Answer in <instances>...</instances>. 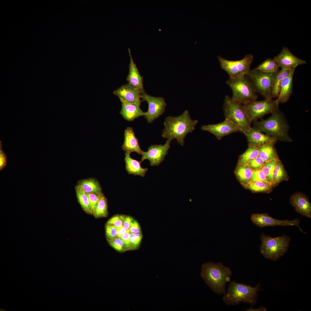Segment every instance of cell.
Returning <instances> with one entry per match:
<instances>
[{
  "label": "cell",
  "mask_w": 311,
  "mask_h": 311,
  "mask_svg": "<svg viewBox=\"0 0 311 311\" xmlns=\"http://www.w3.org/2000/svg\"><path fill=\"white\" fill-rule=\"evenodd\" d=\"M92 214L94 213L101 195L88 193Z\"/></svg>",
  "instance_id": "8d00e7d4"
},
{
  "label": "cell",
  "mask_w": 311,
  "mask_h": 311,
  "mask_svg": "<svg viewBox=\"0 0 311 311\" xmlns=\"http://www.w3.org/2000/svg\"><path fill=\"white\" fill-rule=\"evenodd\" d=\"M289 200L297 212L303 216L311 218V204L306 196L297 192L292 195Z\"/></svg>",
  "instance_id": "ac0fdd59"
},
{
  "label": "cell",
  "mask_w": 311,
  "mask_h": 311,
  "mask_svg": "<svg viewBox=\"0 0 311 311\" xmlns=\"http://www.w3.org/2000/svg\"><path fill=\"white\" fill-rule=\"evenodd\" d=\"M253 170L249 165L238 164L235 170L236 175L241 184L245 187L251 181Z\"/></svg>",
  "instance_id": "d4e9b609"
},
{
  "label": "cell",
  "mask_w": 311,
  "mask_h": 311,
  "mask_svg": "<svg viewBox=\"0 0 311 311\" xmlns=\"http://www.w3.org/2000/svg\"><path fill=\"white\" fill-rule=\"evenodd\" d=\"M105 232L108 240L113 239L117 237V228L106 224Z\"/></svg>",
  "instance_id": "f35d334b"
},
{
  "label": "cell",
  "mask_w": 311,
  "mask_h": 311,
  "mask_svg": "<svg viewBox=\"0 0 311 311\" xmlns=\"http://www.w3.org/2000/svg\"><path fill=\"white\" fill-rule=\"evenodd\" d=\"M272 183L265 181H251L245 187L254 192L269 193L272 190Z\"/></svg>",
  "instance_id": "f546056e"
},
{
  "label": "cell",
  "mask_w": 311,
  "mask_h": 311,
  "mask_svg": "<svg viewBox=\"0 0 311 311\" xmlns=\"http://www.w3.org/2000/svg\"><path fill=\"white\" fill-rule=\"evenodd\" d=\"M198 122L197 120L191 119L187 110L178 116L166 117L164 123V128L162 136L167 139H175L178 143L183 145L186 135L195 129Z\"/></svg>",
  "instance_id": "6da1fadb"
},
{
  "label": "cell",
  "mask_w": 311,
  "mask_h": 311,
  "mask_svg": "<svg viewBox=\"0 0 311 311\" xmlns=\"http://www.w3.org/2000/svg\"><path fill=\"white\" fill-rule=\"evenodd\" d=\"M253 128L274 137L278 141H292L289 134V125L284 114L280 109L272 113L266 119L254 122Z\"/></svg>",
  "instance_id": "3957f363"
},
{
  "label": "cell",
  "mask_w": 311,
  "mask_h": 311,
  "mask_svg": "<svg viewBox=\"0 0 311 311\" xmlns=\"http://www.w3.org/2000/svg\"><path fill=\"white\" fill-rule=\"evenodd\" d=\"M108 213L107 200L103 194L93 215L97 218L105 217L107 216Z\"/></svg>",
  "instance_id": "d6a6232c"
},
{
  "label": "cell",
  "mask_w": 311,
  "mask_h": 311,
  "mask_svg": "<svg viewBox=\"0 0 311 311\" xmlns=\"http://www.w3.org/2000/svg\"><path fill=\"white\" fill-rule=\"evenodd\" d=\"M122 147L125 152H135L142 155L144 152L141 148L138 139L133 128L129 126L127 127L124 130V141Z\"/></svg>",
  "instance_id": "ffe728a7"
},
{
  "label": "cell",
  "mask_w": 311,
  "mask_h": 311,
  "mask_svg": "<svg viewBox=\"0 0 311 311\" xmlns=\"http://www.w3.org/2000/svg\"><path fill=\"white\" fill-rule=\"evenodd\" d=\"M279 67L273 59L267 58L254 69L264 72L271 73L279 70Z\"/></svg>",
  "instance_id": "1f68e13d"
},
{
  "label": "cell",
  "mask_w": 311,
  "mask_h": 311,
  "mask_svg": "<svg viewBox=\"0 0 311 311\" xmlns=\"http://www.w3.org/2000/svg\"><path fill=\"white\" fill-rule=\"evenodd\" d=\"M77 186L81 188L88 193L94 194L101 195L102 188L99 182L96 179L90 178L79 181L77 183Z\"/></svg>",
  "instance_id": "cb8c5ba5"
},
{
  "label": "cell",
  "mask_w": 311,
  "mask_h": 311,
  "mask_svg": "<svg viewBox=\"0 0 311 311\" xmlns=\"http://www.w3.org/2000/svg\"><path fill=\"white\" fill-rule=\"evenodd\" d=\"M7 157L2 150V143L0 141V170L4 169L7 165Z\"/></svg>",
  "instance_id": "60d3db41"
},
{
  "label": "cell",
  "mask_w": 311,
  "mask_h": 311,
  "mask_svg": "<svg viewBox=\"0 0 311 311\" xmlns=\"http://www.w3.org/2000/svg\"><path fill=\"white\" fill-rule=\"evenodd\" d=\"M142 233H131L130 244L131 250L137 249L139 248L142 238Z\"/></svg>",
  "instance_id": "e575fe53"
},
{
  "label": "cell",
  "mask_w": 311,
  "mask_h": 311,
  "mask_svg": "<svg viewBox=\"0 0 311 311\" xmlns=\"http://www.w3.org/2000/svg\"><path fill=\"white\" fill-rule=\"evenodd\" d=\"M265 163V161L259 156L252 160L249 165L254 170L261 168Z\"/></svg>",
  "instance_id": "ab89813d"
},
{
  "label": "cell",
  "mask_w": 311,
  "mask_h": 311,
  "mask_svg": "<svg viewBox=\"0 0 311 311\" xmlns=\"http://www.w3.org/2000/svg\"><path fill=\"white\" fill-rule=\"evenodd\" d=\"M253 181L269 182L260 168L253 170L251 180Z\"/></svg>",
  "instance_id": "74e56055"
},
{
  "label": "cell",
  "mask_w": 311,
  "mask_h": 311,
  "mask_svg": "<svg viewBox=\"0 0 311 311\" xmlns=\"http://www.w3.org/2000/svg\"><path fill=\"white\" fill-rule=\"evenodd\" d=\"M129 231L131 233H142L139 224L136 220L134 219Z\"/></svg>",
  "instance_id": "ee69618b"
},
{
  "label": "cell",
  "mask_w": 311,
  "mask_h": 311,
  "mask_svg": "<svg viewBox=\"0 0 311 311\" xmlns=\"http://www.w3.org/2000/svg\"><path fill=\"white\" fill-rule=\"evenodd\" d=\"M124 216L122 215H115L111 218L107 224L116 227H120L122 226Z\"/></svg>",
  "instance_id": "d590c367"
},
{
  "label": "cell",
  "mask_w": 311,
  "mask_h": 311,
  "mask_svg": "<svg viewBox=\"0 0 311 311\" xmlns=\"http://www.w3.org/2000/svg\"><path fill=\"white\" fill-rule=\"evenodd\" d=\"M173 139L171 138L167 139L163 145H151L148 147L147 151H144L142 155L141 161L143 162L145 160H148L151 166H158L164 160L170 147V143Z\"/></svg>",
  "instance_id": "4fadbf2b"
},
{
  "label": "cell",
  "mask_w": 311,
  "mask_h": 311,
  "mask_svg": "<svg viewBox=\"0 0 311 311\" xmlns=\"http://www.w3.org/2000/svg\"><path fill=\"white\" fill-rule=\"evenodd\" d=\"M259 147H249L239 157L238 164L242 165H249L250 162L259 156Z\"/></svg>",
  "instance_id": "f1b7e54d"
},
{
  "label": "cell",
  "mask_w": 311,
  "mask_h": 311,
  "mask_svg": "<svg viewBox=\"0 0 311 311\" xmlns=\"http://www.w3.org/2000/svg\"><path fill=\"white\" fill-rule=\"evenodd\" d=\"M113 94L117 96L121 103L134 104L141 103L142 93L128 83L124 84L114 90Z\"/></svg>",
  "instance_id": "e0dca14e"
},
{
  "label": "cell",
  "mask_w": 311,
  "mask_h": 311,
  "mask_svg": "<svg viewBox=\"0 0 311 311\" xmlns=\"http://www.w3.org/2000/svg\"><path fill=\"white\" fill-rule=\"evenodd\" d=\"M226 83L231 88V97L235 100L244 105L257 99L256 92L245 75L229 78Z\"/></svg>",
  "instance_id": "52a82bcc"
},
{
  "label": "cell",
  "mask_w": 311,
  "mask_h": 311,
  "mask_svg": "<svg viewBox=\"0 0 311 311\" xmlns=\"http://www.w3.org/2000/svg\"><path fill=\"white\" fill-rule=\"evenodd\" d=\"M141 103L128 104L121 102L120 114L125 120L129 122L132 121L140 116H144L145 112L140 108Z\"/></svg>",
  "instance_id": "7402d4cb"
},
{
  "label": "cell",
  "mask_w": 311,
  "mask_h": 311,
  "mask_svg": "<svg viewBox=\"0 0 311 311\" xmlns=\"http://www.w3.org/2000/svg\"><path fill=\"white\" fill-rule=\"evenodd\" d=\"M244 107L250 122H254L265 115L278 110L279 105L276 100L268 98L259 101H252L244 105Z\"/></svg>",
  "instance_id": "9c48e42d"
},
{
  "label": "cell",
  "mask_w": 311,
  "mask_h": 311,
  "mask_svg": "<svg viewBox=\"0 0 311 311\" xmlns=\"http://www.w3.org/2000/svg\"><path fill=\"white\" fill-rule=\"evenodd\" d=\"M223 109L225 119L236 125L241 132L244 134L252 127L243 105L228 95H226L224 98Z\"/></svg>",
  "instance_id": "8992f818"
},
{
  "label": "cell",
  "mask_w": 311,
  "mask_h": 311,
  "mask_svg": "<svg viewBox=\"0 0 311 311\" xmlns=\"http://www.w3.org/2000/svg\"><path fill=\"white\" fill-rule=\"evenodd\" d=\"M260 240L261 242L260 247L261 254L265 258L275 261L287 251L291 238L285 234L272 237L263 234L260 236Z\"/></svg>",
  "instance_id": "5b68a950"
},
{
  "label": "cell",
  "mask_w": 311,
  "mask_h": 311,
  "mask_svg": "<svg viewBox=\"0 0 311 311\" xmlns=\"http://www.w3.org/2000/svg\"><path fill=\"white\" fill-rule=\"evenodd\" d=\"M291 69H281L279 70L274 78L272 86L271 97L272 98H277L278 96L281 82L283 79L288 74Z\"/></svg>",
  "instance_id": "83f0119b"
},
{
  "label": "cell",
  "mask_w": 311,
  "mask_h": 311,
  "mask_svg": "<svg viewBox=\"0 0 311 311\" xmlns=\"http://www.w3.org/2000/svg\"><path fill=\"white\" fill-rule=\"evenodd\" d=\"M271 73H266L255 69L250 70L245 75L251 83L257 93L265 99L271 97L273 80L279 70Z\"/></svg>",
  "instance_id": "ba28073f"
},
{
  "label": "cell",
  "mask_w": 311,
  "mask_h": 311,
  "mask_svg": "<svg viewBox=\"0 0 311 311\" xmlns=\"http://www.w3.org/2000/svg\"><path fill=\"white\" fill-rule=\"evenodd\" d=\"M117 228V237H120L122 235L126 232L128 231L126 230L124 227L122 226Z\"/></svg>",
  "instance_id": "f6af8a7d"
},
{
  "label": "cell",
  "mask_w": 311,
  "mask_h": 311,
  "mask_svg": "<svg viewBox=\"0 0 311 311\" xmlns=\"http://www.w3.org/2000/svg\"><path fill=\"white\" fill-rule=\"evenodd\" d=\"M75 189L77 199L81 207L87 213L92 214L87 193L77 186Z\"/></svg>",
  "instance_id": "4dcf8cb0"
},
{
  "label": "cell",
  "mask_w": 311,
  "mask_h": 311,
  "mask_svg": "<svg viewBox=\"0 0 311 311\" xmlns=\"http://www.w3.org/2000/svg\"><path fill=\"white\" fill-rule=\"evenodd\" d=\"M130 153L125 152V154L126 170L129 174L144 177L148 168H142L141 166L142 161H138L132 158L130 156Z\"/></svg>",
  "instance_id": "603a6c76"
},
{
  "label": "cell",
  "mask_w": 311,
  "mask_h": 311,
  "mask_svg": "<svg viewBox=\"0 0 311 311\" xmlns=\"http://www.w3.org/2000/svg\"><path fill=\"white\" fill-rule=\"evenodd\" d=\"M289 177L281 161L278 157L276 160L272 176L273 186L282 181L287 180Z\"/></svg>",
  "instance_id": "484cf974"
},
{
  "label": "cell",
  "mask_w": 311,
  "mask_h": 311,
  "mask_svg": "<svg viewBox=\"0 0 311 311\" xmlns=\"http://www.w3.org/2000/svg\"><path fill=\"white\" fill-rule=\"evenodd\" d=\"M201 128L202 130L213 134L219 140L232 133L241 132L240 130L236 125L226 119L218 124L203 125Z\"/></svg>",
  "instance_id": "5bb4252c"
},
{
  "label": "cell",
  "mask_w": 311,
  "mask_h": 311,
  "mask_svg": "<svg viewBox=\"0 0 311 311\" xmlns=\"http://www.w3.org/2000/svg\"><path fill=\"white\" fill-rule=\"evenodd\" d=\"M130 63L129 66V72L126 77L127 81L132 87L141 93L145 92L143 84V77L140 74L136 64L133 61L130 53Z\"/></svg>",
  "instance_id": "44dd1931"
},
{
  "label": "cell",
  "mask_w": 311,
  "mask_h": 311,
  "mask_svg": "<svg viewBox=\"0 0 311 311\" xmlns=\"http://www.w3.org/2000/svg\"><path fill=\"white\" fill-rule=\"evenodd\" d=\"M132 217L129 216H124L123 222V226L127 231H128L134 221Z\"/></svg>",
  "instance_id": "7bdbcfd3"
},
{
  "label": "cell",
  "mask_w": 311,
  "mask_h": 311,
  "mask_svg": "<svg viewBox=\"0 0 311 311\" xmlns=\"http://www.w3.org/2000/svg\"><path fill=\"white\" fill-rule=\"evenodd\" d=\"M244 134L247 139L249 147H259L266 145H274L278 141L274 137L252 127Z\"/></svg>",
  "instance_id": "2e32d148"
},
{
  "label": "cell",
  "mask_w": 311,
  "mask_h": 311,
  "mask_svg": "<svg viewBox=\"0 0 311 311\" xmlns=\"http://www.w3.org/2000/svg\"><path fill=\"white\" fill-rule=\"evenodd\" d=\"M251 220L253 224L260 227H265L280 226H295L297 227L302 233L306 234L300 227L299 224L300 220L296 218L292 220L287 219L280 220L274 218L267 213L253 214L251 217Z\"/></svg>",
  "instance_id": "7c38bea8"
},
{
  "label": "cell",
  "mask_w": 311,
  "mask_h": 311,
  "mask_svg": "<svg viewBox=\"0 0 311 311\" xmlns=\"http://www.w3.org/2000/svg\"><path fill=\"white\" fill-rule=\"evenodd\" d=\"M259 156L265 162L271 161L278 157L274 145L268 144L259 147Z\"/></svg>",
  "instance_id": "4316f807"
},
{
  "label": "cell",
  "mask_w": 311,
  "mask_h": 311,
  "mask_svg": "<svg viewBox=\"0 0 311 311\" xmlns=\"http://www.w3.org/2000/svg\"><path fill=\"white\" fill-rule=\"evenodd\" d=\"M273 59L281 69L296 68L299 65L306 63V61L295 56L285 47H283L280 53Z\"/></svg>",
  "instance_id": "9a60e30c"
},
{
  "label": "cell",
  "mask_w": 311,
  "mask_h": 311,
  "mask_svg": "<svg viewBox=\"0 0 311 311\" xmlns=\"http://www.w3.org/2000/svg\"><path fill=\"white\" fill-rule=\"evenodd\" d=\"M232 274L231 269L221 262L203 263L200 273L201 277L212 291L220 295L225 293L226 283L230 281Z\"/></svg>",
  "instance_id": "7a4b0ae2"
},
{
  "label": "cell",
  "mask_w": 311,
  "mask_h": 311,
  "mask_svg": "<svg viewBox=\"0 0 311 311\" xmlns=\"http://www.w3.org/2000/svg\"><path fill=\"white\" fill-rule=\"evenodd\" d=\"M259 284L253 287L233 280L228 285L227 289L224 294L223 300L228 305H237L242 302L254 306L257 301V292L261 290Z\"/></svg>",
  "instance_id": "277c9868"
},
{
  "label": "cell",
  "mask_w": 311,
  "mask_h": 311,
  "mask_svg": "<svg viewBox=\"0 0 311 311\" xmlns=\"http://www.w3.org/2000/svg\"><path fill=\"white\" fill-rule=\"evenodd\" d=\"M217 58L221 68L227 73L229 78H233L245 75L250 71L253 57L252 55L248 54L239 60H228L220 56Z\"/></svg>",
  "instance_id": "30bf717a"
},
{
  "label": "cell",
  "mask_w": 311,
  "mask_h": 311,
  "mask_svg": "<svg viewBox=\"0 0 311 311\" xmlns=\"http://www.w3.org/2000/svg\"><path fill=\"white\" fill-rule=\"evenodd\" d=\"M131 236V233L128 230L120 237L124 242L127 251L131 250L130 244Z\"/></svg>",
  "instance_id": "b9f144b4"
},
{
  "label": "cell",
  "mask_w": 311,
  "mask_h": 311,
  "mask_svg": "<svg viewBox=\"0 0 311 311\" xmlns=\"http://www.w3.org/2000/svg\"><path fill=\"white\" fill-rule=\"evenodd\" d=\"M108 240L109 245L117 251L123 252L127 251L124 242L120 237H117Z\"/></svg>",
  "instance_id": "836d02e7"
},
{
  "label": "cell",
  "mask_w": 311,
  "mask_h": 311,
  "mask_svg": "<svg viewBox=\"0 0 311 311\" xmlns=\"http://www.w3.org/2000/svg\"><path fill=\"white\" fill-rule=\"evenodd\" d=\"M296 69L295 68L291 69L288 74L281 82L279 93L276 99L278 105L287 102L292 93L293 79Z\"/></svg>",
  "instance_id": "d6986e66"
},
{
  "label": "cell",
  "mask_w": 311,
  "mask_h": 311,
  "mask_svg": "<svg viewBox=\"0 0 311 311\" xmlns=\"http://www.w3.org/2000/svg\"><path fill=\"white\" fill-rule=\"evenodd\" d=\"M141 98L148 104V111L144 116L148 123L152 122L164 112L167 104L163 97L151 96L145 92L141 94Z\"/></svg>",
  "instance_id": "8fae6325"
}]
</instances>
